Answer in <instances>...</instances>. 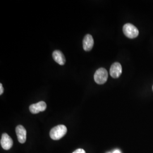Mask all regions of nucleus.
I'll return each mask as SVG.
<instances>
[{
  "label": "nucleus",
  "mask_w": 153,
  "mask_h": 153,
  "mask_svg": "<svg viewBox=\"0 0 153 153\" xmlns=\"http://www.w3.org/2000/svg\"><path fill=\"white\" fill-rule=\"evenodd\" d=\"M46 108L47 104L43 101L39 102L36 104H31L29 107L30 112L33 114H38L40 112H43Z\"/></svg>",
  "instance_id": "5"
},
{
  "label": "nucleus",
  "mask_w": 153,
  "mask_h": 153,
  "mask_svg": "<svg viewBox=\"0 0 153 153\" xmlns=\"http://www.w3.org/2000/svg\"><path fill=\"white\" fill-rule=\"evenodd\" d=\"M67 133V128L64 125H59L53 128L49 133L51 138L53 140H59Z\"/></svg>",
  "instance_id": "1"
},
{
  "label": "nucleus",
  "mask_w": 153,
  "mask_h": 153,
  "mask_svg": "<svg viewBox=\"0 0 153 153\" xmlns=\"http://www.w3.org/2000/svg\"><path fill=\"white\" fill-rule=\"evenodd\" d=\"M108 72L104 68H101L98 69L94 74V80L99 85H103L107 81Z\"/></svg>",
  "instance_id": "2"
},
{
  "label": "nucleus",
  "mask_w": 153,
  "mask_h": 153,
  "mask_svg": "<svg viewBox=\"0 0 153 153\" xmlns=\"http://www.w3.org/2000/svg\"></svg>",
  "instance_id": "13"
},
{
  "label": "nucleus",
  "mask_w": 153,
  "mask_h": 153,
  "mask_svg": "<svg viewBox=\"0 0 153 153\" xmlns=\"http://www.w3.org/2000/svg\"><path fill=\"white\" fill-rule=\"evenodd\" d=\"M4 93V88L2 83H0V95H2Z\"/></svg>",
  "instance_id": "11"
},
{
  "label": "nucleus",
  "mask_w": 153,
  "mask_h": 153,
  "mask_svg": "<svg viewBox=\"0 0 153 153\" xmlns=\"http://www.w3.org/2000/svg\"><path fill=\"white\" fill-rule=\"evenodd\" d=\"M73 153H86V152L83 149H79L76 150V151H74Z\"/></svg>",
  "instance_id": "10"
},
{
  "label": "nucleus",
  "mask_w": 153,
  "mask_h": 153,
  "mask_svg": "<svg viewBox=\"0 0 153 153\" xmlns=\"http://www.w3.org/2000/svg\"><path fill=\"white\" fill-rule=\"evenodd\" d=\"M13 145V141L7 133L2 134L1 139V145L4 150H8L11 149Z\"/></svg>",
  "instance_id": "4"
},
{
  "label": "nucleus",
  "mask_w": 153,
  "mask_h": 153,
  "mask_svg": "<svg viewBox=\"0 0 153 153\" xmlns=\"http://www.w3.org/2000/svg\"><path fill=\"white\" fill-rule=\"evenodd\" d=\"M123 33L128 38H136L139 34L138 30L136 27L131 23H126L123 26Z\"/></svg>",
  "instance_id": "3"
},
{
  "label": "nucleus",
  "mask_w": 153,
  "mask_h": 153,
  "mask_svg": "<svg viewBox=\"0 0 153 153\" xmlns=\"http://www.w3.org/2000/svg\"><path fill=\"white\" fill-rule=\"evenodd\" d=\"M52 57L55 62L58 63L59 65H64L65 64L66 60L65 56L60 51H55L53 52Z\"/></svg>",
  "instance_id": "9"
},
{
  "label": "nucleus",
  "mask_w": 153,
  "mask_h": 153,
  "mask_svg": "<svg viewBox=\"0 0 153 153\" xmlns=\"http://www.w3.org/2000/svg\"><path fill=\"white\" fill-rule=\"evenodd\" d=\"M121 153L119 151V150H115L114 152V153Z\"/></svg>",
  "instance_id": "12"
},
{
  "label": "nucleus",
  "mask_w": 153,
  "mask_h": 153,
  "mask_svg": "<svg viewBox=\"0 0 153 153\" xmlns=\"http://www.w3.org/2000/svg\"><path fill=\"white\" fill-rule=\"evenodd\" d=\"M16 132L19 142L21 143H25L26 141L27 134L26 129L21 125H19L17 126L16 128Z\"/></svg>",
  "instance_id": "6"
},
{
  "label": "nucleus",
  "mask_w": 153,
  "mask_h": 153,
  "mask_svg": "<svg viewBox=\"0 0 153 153\" xmlns=\"http://www.w3.org/2000/svg\"><path fill=\"white\" fill-rule=\"evenodd\" d=\"M110 75L114 78H117L120 76L122 73V66L119 62L114 63L110 68Z\"/></svg>",
  "instance_id": "7"
},
{
  "label": "nucleus",
  "mask_w": 153,
  "mask_h": 153,
  "mask_svg": "<svg viewBox=\"0 0 153 153\" xmlns=\"http://www.w3.org/2000/svg\"><path fill=\"white\" fill-rule=\"evenodd\" d=\"M94 43L93 36L90 34L86 35L83 40V48L85 51H90L93 48Z\"/></svg>",
  "instance_id": "8"
}]
</instances>
